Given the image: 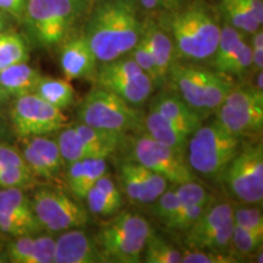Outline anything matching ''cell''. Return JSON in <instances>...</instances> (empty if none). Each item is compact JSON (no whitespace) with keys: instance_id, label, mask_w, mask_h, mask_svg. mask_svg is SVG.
I'll use <instances>...</instances> for the list:
<instances>
[{"instance_id":"6da1fadb","label":"cell","mask_w":263,"mask_h":263,"mask_svg":"<svg viewBox=\"0 0 263 263\" xmlns=\"http://www.w3.org/2000/svg\"><path fill=\"white\" fill-rule=\"evenodd\" d=\"M140 37L141 25L129 0H108L99 5L88 21L84 34L98 62L124 57Z\"/></svg>"},{"instance_id":"7a4b0ae2","label":"cell","mask_w":263,"mask_h":263,"mask_svg":"<svg viewBox=\"0 0 263 263\" xmlns=\"http://www.w3.org/2000/svg\"><path fill=\"white\" fill-rule=\"evenodd\" d=\"M167 81L172 84L176 94L202 116L221 106L234 88L221 72L197 65L173 64Z\"/></svg>"},{"instance_id":"3957f363","label":"cell","mask_w":263,"mask_h":263,"mask_svg":"<svg viewBox=\"0 0 263 263\" xmlns=\"http://www.w3.org/2000/svg\"><path fill=\"white\" fill-rule=\"evenodd\" d=\"M241 136L233 133L218 121L200 126L190 136L186 151L194 172L207 178H221L223 171L238 154Z\"/></svg>"},{"instance_id":"277c9868","label":"cell","mask_w":263,"mask_h":263,"mask_svg":"<svg viewBox=\"0 0 263 263\" xmlns=\"http://www.w3.org/2000/svg\"><path fill=\"white\" fill-rule=\"evenodd\" d=\"M153 233L144 217L122 212L101 227L95 242L107 262L139 263L146 239Z\"/></svg>"},{"instance_id":"5b68a950","label":"cell","mask_w":263,"mask_h":263,"mask_svg":"<svg viewBox=\"0 0 263 263\" xmlns=\"http://www.w3.org/2000/svg\"><path fill=\"white\" fill-rule=\"evenodd\" d=\"M172 33L176 52L194 61L211 59L221 35V27L205 9L192 6L174 16Z\"/></svg>"},{"instance_id":"8992f818","label":"cell","mask_w":263,"mask_h":263,"mask_svg":"<svg viewBox=\"0 0 263 263\" xmlns=\"http://www.w3.org/2000/svg\"><path fill=\"white\" fill-rule=\"evenodd\" d=\"M87 8V0H27L25 15L37 41L44 47L58 44Z\"/></svg>"},{"instance_id":"52a82bcc","label":"cell","mask_w":263,"mask_h":263,"mask_svg":"<svg viewBox=\"0 0 263 263\" xmlns=\"http://www.w3.org/2000/svg\"><path fill=\"white\" fill-rule=\"evenodd\" d=\"M78 118L87 126L120 134L137 129L141 123L136 108L101 87L85 95L78 107Z\"/></svg>"},{"instance_id":"ba28073f","label":"cell","mask_w":263,"mask_h":263,"mask_svg":"<svg viewBox=\"0 0 263 263\" xmlns=\"http://www.w3.org/2000/svg\"><path fill=\"white\" fill-rule=\"evenodd\" d=\"M95 73L98 87L116 94L132 106L145 103L155 87L153 80L130 57L101 62Z\"/></svg>"},{"instance_id":"9c48e42d","label":"cell","mask_w":263,"mask_h":263,"mask_svg":"<svg viewBox=\"0 0 263 263\" xmlns=\"http://www.w3.org/2000/svg\"><path fill=\"white\" fill-rule=\"evenodd\" d=\"M221 179L229 193L240 201L256 205L263 199L262 143L246 145L233 157Z\"/></svg>"},{"instance_id":"30bf717a","label":"cell","mask_w":263,"mask_h":263,"mask_svg":"<svg viewBox=\"0 0 263 263\" xmlns=\"http://www.w3.org/2000/svg\"><path fill=\"white\" fill-rule=\"evenodd\" d=\"M32 209L42 228L61 232L88 223V212L80 202L57 189L42 188L33 196Z\"/></svg>"},{"instance_id":"8fae6325","label":"cell","mask_w":263,"mask_h":263,"mask_svg":"<svg viewBox=\"0 0 263 263\" xmlns=\"http://www.w3.org/2000/svg\"><path fill=\"white\" fill-rule=\"evenodd\" d=\"M133 161L140 163L176 185L196 180L195 172L185 162L184 155L157 143L147 134L137 137L133 143Z\"/></svg>"},{"instance_id":"7c38bea8","label":"cell","mask_w":263,"mask_h":263,"mask_svg":"<svg viewBox=\"0 0 263 263\" xmlns=\"http://www.w3.org/2000/svg\"><path fill=\"white\" fill-rule=\"evenodd\" d=\"M11 121L20 137L45 136L65 127L67 118L60 108L52 106L35 93L16 98Z\"/></svg>"},{"instance_id":"4fadbf2b","label":"cell","mask_w":263,"mask_h":263,"mask_svg":"<svg viewBox=\"0 0 263 263\" xmlns=\"http://www.w3.org/2000/svg\"><path fill=\"white\" fill-rule=\"evenodd\" d=\"M120 179L127 196L138 203H154L167 189L168 183L162 176L136 161H128L121 164Z\"/></svg>"},{"instance_id":"5bb4252c","label":"cell","mask_w":263,"mask_h":263,"mask_svg":"<svg viewBox=\"0 0 263 263\" xmlns=\"http://www.w3.org/2000/svg\"><path fill=\"white\" fill-rule=\"evenodd\" d=\"M107 262L97 242L87 233L77 228L65 230L57 240L54 263H99Z\"/></svg>"},{"instance_id":"9a60e30c","label":"cell","mask_w":263,"mask_h":263,"mask_svg":"<svg viewBox=\"0 0 263 263\" xmlns=\"http://www.w3.org/2000/svg\"><path fill=\"white\" fill-rule=\"evenodd\" d=\"M97 62L84 35L71 39L61 49V70L68 81L91 77L97 72Z\"/></svg>"},{"instance_id":"2e32d148","label":"cell","mask_w":263,"mask_h":263,"mask_svg":"<svg viewBox=\"0 0 263 263\" xmlns=\"http://www.w3.org/2000/svg\"><path fill=\"white\" fill-rule=\"evenodd\" d=\"M150 110L157 111L189 137L202 124V115L190 107L178 94L157 95L150 105Z\"/></svg>"},{"instance_id":"e0dca14e","label":"cell","mask_w":263,"mask_h":263,"mask_svg":"<svg viewBox=\"0 0 263 263\" xmlns=\"http://www.w3.org/2000/svg\"><path fill=\"white\" fill-rule=\"evenodd\" d=\"M107 173L106 159L88 157L68 163L67 185L76 197L83 200L88 190L101 176Z\"/></svg>"},{"instance_id":"ac0fdd59","label":"cell","mask_w":263,"mask_h":263,"mask_svg":"<svg viewBox=\"0 0 263 263\" xmlns=\"http://www.w3.org/2000/svg\"><path fill=\"white\" fill-rule=\"evenodd\" d=\"M216 111L217 121L238 136L262 129L263 107H234L222 104Z\"/></svg>"},{"instance_id":"d6986e66","label":"cell","mask_w":263,"mask_h":263,"mask_svg":"<svg viewBox=\"0 0 263 263\" xmlns=\"http://www.w3.org/2000/svg\"><path fill=\"white\" fill-rule=\"evenodd\" d=\"M147 136L156 140L157 143L171 147L176 153L184 155L188 146L189 136L180 130L176 124L163 117L157 111L150 110L144 121Z\"/></svg>"},{"instance_id":"ffe728a7","label":"cell","mask_w":263,"mask_h":263,"mask_svg":"<svg viewBox=\"0 0 263 263\" xmlns=\"http://www.w3.org/2000/svg\"><path fill=\"white\" fill-rule=\"evenodd\" d=\"M141 33H143L141 37L146 42L147 48L155 60L159 82L163 83L167 81L170 68L174 64L173 60L174 55H176V49H174L172 39L167 35V33L155 26H149Z\"/></svg>"},{"instance_id":"44dd1931","label":"cell","mask_w":263,"mask_h":263,"mask_svg":"<svg viewBox=\"0 0 263 263\" xmlns=\"http://www.w3.org/2000/svg\"><path fill=\"white\" fill-rule=\"evenodd\" d=\"M42 76L27 62H18L0 71V85L9 97L34 93Z\"/></svg>"},{"instance_id":"7402d4cb","label":"cell","mask_w":263,"mask_h":263,"mask_svg":"<svg viewBox=\"0 0 263 263\" xmlns=\"http://www.w3.org/2000/svg\"><path fill=\"white\" fill-rule=\"evenodd\" d=\"M72 127L83 140L85 146L90 150L93 157L106 159L118 149V146L123 141L124 134L98 129V128L87 126L84 123L74 124Z\"/></svg>"},{"instance_id":"603a6c76","label":"cell","mask_w":263,"mask_h":263,"mask_svg":"<svg viewBox=\"0 0 263 263\" xmlns=\"http://www.w3.org/2000/svg\"><path fill=\"white\" fill-rule=\"evenodd\" d=\"M230 221H233V206L230 203H217L215 206H210L202 213L195 223L186 230L185 242L188 246H192L197 239L221 228Z\"/></svg>"},{"instance_id":"cb8c5ba5","label":"cell","mask_w":263,"mask_h":263,"mask_svg":"<svg viewBox=\"0 0 263 263\" xmlns=\"http://www.w3.org/2000/svg\"><path fill=\"white\" fill-rule=\"evenodd\" d=\"M245 38L242 33L233 27V26L227 25L221 28V35H219V42L217 49L213 54L212 66L216 71L226 74L227 68L233 59L236 57L240 49L245 43Z\"/></svg>"},{"instance_id":"d4e9b609","label":"cell","mask_w":263,"mask_h":263,"mask_svg":"<svg viewBox=\"0 0 263 263\" xmlns=\"http://www.w3.org/2000/svg\"><path fill=\"white\" fill-rule=\"evenodd\" d=\"M34 93L52 106L64 111L65 108L70 107L73 104L76 91L67 81L42 77L38 82Z\"/></svg>"},{"instance_id":"484cf974","label":"cell","mask_w":263,"mask_h":263,"mask_svg":"<svg viewBox=\"0 0 263 263\" xmlns=\"http://www.w3.org/2000/svg\"><path fill=\"white\" fill-rule=\"evenodd\" d=\"M28 60V49L16 33H0V71Z\"/></svg>"},{"instance_id":"4316f807","label":"cell","mask_w":263,"mask_h":263,"mask_svg":"<svg viewBox=\"0 0 263 263\" xmlns=\"http://www.w3.org/2000/svg\"><path fill=\"white\" fill-rule=\"evenodd\" d=\"M57 143L62 159L67 164L74 162V161L93 157L90 150L85 146L83 140L81 139V137L78 136L73 127L62 128V130L58 136Z\"/></svg>"},{"instance_id":"83f0119b","label":"cell","mask_w":263,"mask_h":263,"mask_svg":"<svg viewBox=\"0 0 263 263\" xmlns=\"http://www.w3.org/2000/svg\"><path fill=\"white\" fill-rule=\"evenodd\" d=\"M223 15L228 20L230 26L245 33H255L261 25L240 0H221Z\"/></svg>"},{"instance_id":"f1b7e54d","label":"cell","mask_w":263,"mask_h":263,"mask_svg":"<svg viewBox=\"0 0 263 263\" xmlns=\"http://www.w3.org/2000/svg\"><path fill=\"white\" fill-rule=\"evenodd\" d=\"M144 251V262L147 263H180L183 258V254L178 249L154 233L146 239Z\"/></svg>"},{"instance_id":"f546056e","label":"cell","mask_w":263,"mask_h":263,"mask_svg":"<svg viewBox=\"0 0 263 263\" xmlns=\"http://www.w3.org/2000/svg\"><path fill=\"white\" fill-rule=\"evenodd\" d=\"M27 143L34 149L35 153L42 157V160L44 161V163L47 164L49 171L52 174V177H55L60 172L62 168V164H64V159H62L60 150H59V145L57 140L50 139L44 136H35V137H29Z\"/></svg>"},{"instance_id":"4dcf8cb0","label":"cell","mask_w":263,"mask_h":263,"mask_svg":"<svg viewBox=\"0 0 263 263\" xmlns=\"http://www.w3.org/2000/svg\"><path fill=\"white\" fill-rule=\"evenodd\" d=\"M42 227L35 215L21 216L14 213L0 212V230L12 236L31 235Z\"/></svg>"},{"instance_id":"1f68e13d","label":"cell","mask_w":263,"mask_h":263,"mask_svg":"<svg viewBox=\"0 0 263 263\" xmlns=\"http://www.w3.org/2000/svg\"><path fill=\"white\" fill-rule=\"evenodd\" d=\"M0 212L21 216L34 215L31 201L20 188H4L0 190Z\"/></svg>"},{"instance_id":"d6a6232c","label":"cell","mask_w":263,"mask_h":263,"mask_svg":"<svg viewBox=\"0 0 263 263\" xmlns=\"http://www.w3.org/2000/svg\"><path fill=\"white\" fill-rule=\"evenodd\" d=\"M234 222L230 221L224 226L218 228L215 232L203 235L202 238L197 239L194 244L190 246L192 249L197 250H211V251H222L228 248L232 241V233Z\"/></svg>"},{"instance_id":"836d02e7","label":"cell","mask_w":263,"mask_h":263,"mask_svg":"<svg viewBox=\"0 0 263 263\" xmlns=\"http://www.w3.org/2000/svg\"><path fill=\"white\" fill-rule=\"evenodd\" d=\"M211 205H188L180 203L173 216L164 222L167 228L171 230H188L197 218L202 215Z\"/></svg>"},{"instance_id":"e575fe53","label":"cell","mask_w":263,"mask_h":263,"mask_svg":"<svg viewBox=\"0 0 263 263\" xmlns=\"http://www.w3.org/2000/svg\"><path fill=\"white\" fill-rule=\"evenodd\" d=\"M222 104L234 107H263V91L256 87L233 88Z\"/></svg>"},{"instance_id":"d590c367","label":"cell","mask_w":263,"mask_h":263,"mask_svg":"<svg viewBox=\"0 0 263 263\" xmlns=\"http://www.w3.org/2000/svg\"><path fill=\"white\" fill-rule=\"evenodd\" d=\"M182 203L188 205H212L213 197L205 186L196 183V180L178 184L174 189Z\"/></svg>"},{"instance_id":"8d00e7d4","label":"cell","mask_w":263,"mask_h":263,"mask_svg":"<svg viewBox=\"0 0 263 263\" xmlns=\"http://www.w3.org/2000/svg\"><path fill=\"white\" fill-rule=\"evenodd\" d=\"M84 200L87 201L89 211L98 216H114L120 211L121 206H122L121 203L111 200L106 194H104L95 185L88 190Z\"/></svg>"},{"instance_id":"74e56055","label":"cell","mask_w":263,"mask_h":263,"mask_svg":"<svg viewBox=\"0 0 263 263\" xmlns=\"http://www.w3.org/2000/svg\"><path fill=\"white\" fill-rule=\"evenodd\" d=\"M263 235L257 234L252 230L245 229L242 227L234 224L233 226L232 241L236 251L241 255H251L262 246Z\"/></svg>"},{"instance_id":"f35d334b","label":"cell","mask_w":263,"mask_h":263,"mask_svg":"<svg viewBox=\"0 0 263 263\" xmlns=\"http://www.w3.org/2000/svg\"><path fill=\"white\" fill-rule=\"evenodd\" d=\"M233 222L236 226L263 235V216L258 207H233Z\"/></svg>"},{"instance_id":"ab89813d","label":"cell","mask_w":263,"mask_h":263,"mask_svg":"<svg viewBox=\"0 0 263 263\" xmlns=\"http://www.w3.org/2000/svg\"><path fill=\"white\" fill-rule=\"evenodd\" d=\"M32 171L28 167L0 166V186L3 188H26L33 183Z\"/></svg>"},{"instance_id":"60d3db41","label":"cell","mask_w":263,"mask_h":263,"mask_svg":"<svg viewBox=\"0 0 263 263\" xmlns=\"http://www.w3.org/2000/svg\"><path fill=\"white\" fill-rule=\"evenodd\" d=\"M57 240L50 235H41L34 238L31 256L27 263H54Z\"/></svg>"},{"instance_id":"b9f144b4","label":"cell","mask_w":263,"mask_h":263,"mask_svg":"<svg viewBox=\"0 0 263 263\" xmlns=\"http://www.w3.org/2000/svg\"><path fill=\"white\" fill-rule=\"evenodd\" d=\"M130 52V58L143 68L144 72L153 80L154 84H160L159 77H157L155 60H154L153 55H151L149 48H147L146 42L144 41L143 37H140L139 42L137 43L136 47L132 49Z\"/></svg>"},{"instance_id":"7bdbcfd3","label":"cell","mask_w":263,"mask_h":263,"mask_svg":"<svg viewBox=\"0 0 263 263\" xmlns=\"http://www.w3.org/2000/svg\"><path fill=\"white\" fill-rule=\"evenodd\" d=\"M201 251V250L193 249V251H185L183 254V263H235L238 259L233 256L222 254V252Z\"/></svg>"},{"instance_id":"ee69618b","label":"cell","mask_w":263,"mask_h":263,"mask_svg":"<svg viewBox=\"0 0 263 263\" xmlns=\"http://www.w3.org/2000/svg\"><path fill=\"white\" fill-rule=\"evenodd\" d=\"M34 238L31 235L18 236L17 240L10 242L6 249V255L12 263H27L31 256Z\"/></svg>"},{"instance_id":"f6af8a7d","label":"cell","mask_w":263,"mask_h":263,"mask_svg":"<svg viewBox=\"0 0 263 263\" xmlns=\"http://www.w3.org/2000/svg\"><path fill=\"white\" fill-rule=\"evenodd\" d=\"M155 203V211L156 216L160 219H162L163 222L168 221L171 217L173 216V213L178 210L180 206V200L177 196L176 192L173 190H164L161 195L157 197Z\"/></svg>"},{"instance_id":"bcb514c9","label":"cell","mask_w":263,"mask_h":263,"mask_svg":"<svg viewBox=\"0 0 263 263\" xmlns=\"http://www.w3.org/2000/svg\"><path fill=\"white\" fill-rule=\"evenodd\" d=\"M252 66V51L251 45L248 42L244 43L236 57L230 62L227 68L226 74L230 76H241Z\"/></svg>"},{"instance_id":"7dc6e473","label":"cell","mask_w":263,"mask_h":263,"mask_svg":"<svg viewBox=\"0 0 263 263\" xmlns=\"http://www.w3.org/2000/svg\"><path fill=\"white\" fill-rule=\"evenodd\" d=\"M24 159L28 168L32 171L34 176L43 177V178H52V174L49 171L47 164L44 163L42 157L35 153L34 149L29 145L27 141H26V145L24 147Z\"/></svg>"},{"instance_id":"c3c4849f","label":"cell","mask_w":263,"mask_h":263,"mask_svg":"<svg viewBox=\"0 0 263 263\" xmlns=\"http://www.w3.org/2000/svg\"><path fill=\"white\" fill-rule=\"evenodd\" d=\"M0 166L28 167L24 156L15 147L0 144Z\"/></svg>"},{"instance_id":"681fc988","label":"cell","mask_w":263,"mask_h":263,"mask_svg":"<svg viewBox=\"0 0 263 263\" xmlns=\"http://www.w3.org/2000/svg\"><path fill=\"white\" fill-rule=\"evenodd\" d=\"M252 38L251 51H252V66H254L255 71H262L263 68V33L261 29H257Z\"/></svg>"},{"instance_id":"f907efd6","label":"cell","mask_w":263,"mask_h":263,"mask_svg":"<svg viewBox=\"0 0 263 263\" xmlns=\"http://www.w3.org/2000/svg\"><path fill=\"white\" fill-rule=\"evenodd\" d=\"M94 185L100 189L104 194H106L111 200H114V201H116L122 205V196H121L120 190H118L116 184H115V182L111 179V177L108 176L107 173L104 174V176H101L100 178L97 180V183H95Z\"/></svg>"},{"instance_id":"816d5d0a","label":"cell","mask_w":263,"mask_h":263,"mask_svg":"<svg viewBox=\"0 0 263 263\" xmlns=\"http://www.w3.org/2000/svg\"><path fill=\"white\" fill-rule=\"evenodd\" d=\"M26 2L27 0H0V10L18 16L25 12Z\"/></svg>"},{"instance_id":"f5cc1de1","label":"cell","mask_w":263,"mask_h":263,"mask_svg":"<svg viewBox=\"0 0 263 263\" xmlns=\"http://www.w3.org/2000/svg\"><path fill=\"white\" fill-rule=\"evenodd\" d=\"M241 4L249 10V12L257 20L258 24H263V3L262 0H240Z\"/></svg>"},{"instance_id":"db71d44e","label":"cell","mask_w":263,"mask_h":263,"mask_svg":"<svg viewBox=\"0 0 263 263\" xmlns=\"http://www.w3.org/2000/svg\"><path fill=\"white\" fill-rule=\"evenodd\" d=\"M140 4L147 10L172 9L179 0H139Z\"/></svg>"},{"instance_id":"11a10c76","label":"cell","mask_w":263,"mask_h":263,"mask_svg":"<svg viewBox=\"0 0 263 263\" xmlns=\"http://www.w3.org/2000/svg\"><path fill=\"white\" fill-rule=\"evenodd\" d=\"M256 73H257V77H256V85H255V87L257 88L258 90L263 91V72L258 71V72H256Z\"/></svg>"},{"instance_id":"9f6ffc18","label":"cell","mask_w":263,"mask_h":263,"mask_svg":"<svg viewBox=\"0 0 263 263\" xmlns=\"http://www.w3.org/2000/svg\"><path fill=\"white\" fill-rule=\"evenodd\" d=\"M8 99H9V94L6 93V91L4 90V88H3L2 85H0V104L5 103V101L8 100Z\"/></svg>"},{"instance_id":"6f0895ef","label":"cell","mask_w":263,"mask_h":263,"mask_svg":"<svg viewBox=\"0 0 263 263\" xmlns=\"http://www.w3.org/2000/svg\"><path fill=\"white\" fill-rule=\"evenodd\" d=\"M4 24H5L4 16H3V14H2V10H0V33H3V28H4Z\"/></svg>"},{"instance_id":"680465c9","label":"cell","mask_w":263,"mask_h":263,"mask_svg":"<svg viewBox=\"0 0 263 263\" xmlns=\"http://www.w3.org/2000/svg\"><path fill=\"white\" fill-rule=\"evenodd\" d=\"M4 261V258H3V256H2V254H0V262H3Z\"/></svg>"}]
</instances>
